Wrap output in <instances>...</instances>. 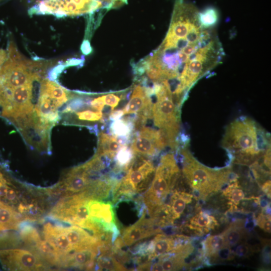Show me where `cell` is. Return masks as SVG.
Listing matches in <instances>:
<instances>
[{"mask_svg":"<svg viewBox=\"0 0 271 271\" xmlns=\"http://www.w3.org/2000/svg\"><path fill=\"white\" fill-rule=\"evenodd\" d=\"M269 145L264 131L246 116L233 120L226 127L221 142L234 162L243 165L253 164L260 158Z\"/></svg>","mask_w":271,"mask_h":271,"instance_id":"6da1fadb","label":"cell"},{"mask_svg":"<svg viewBox=\"0 0 271 271\" xmlns=\"http://www.w3.org/2000/svg\"><path fill=\"white\" fill-rule=\"evenodd\" d=\"M185 180L200 197H205L218 191L229 181L231 171L229 168L211 169L199 163L185 147L180 150Z\"/></svg>","mask_w":271,"mask_h":271,"instance_id":"7a4b0ae2","label":"cell"},{"mask_svg":"<svg viewBox=\"0 0 271 271\" xmlns=\"http://www.w3.org/2000/svg\"><path fill=\"white\" fill-rule=\"evenodd\" d=\"M153 87L156 101L153 104L152 119L165 136L168 147L175 150L179 147V108L174 100L168 81L153 82Z\"/></svg>","mask_w":271,"mask_h":271,"instance_id":"3957f363","label":"cell"},{"mask_svg":"<svg viewBox=\"0 0 271 271\" xmlns=\"http://www.w3.org/2000/svg\"><path fill=\"white\" fill-rule=\"evenodd\" d=\"M180 176V171L174 154L162 156L151 185L144 195V202L151 218L161 211Z\"/></svg>","mask_w":271,"mask_h":271,"instance_id":"277c9868","label":"cell"},{"mask_svg":"<svg viewBox=\"0 0 271 271\" xmlns=\"http://www.w3.org/2000/svg\"><path fill=\"white\" fill-rule=\"evenodd\" d=\"M155 168L148 157L134 155L126 175L114 186V201L131 198L148 189L153 179Z\"/></svg>","mask_w":271,"mask_h":271,"instance_id":"5b68a950","label":"cell"},{"mask_svg":"<svg viewBox=\"0 0 271 271\" xmlns=\"http://www.w3.org/2000/svg\"><path fill=\"white\" fill-rule=\"evenodd\" d=\"M7 53L8 58L0 70V81L7 88L12 91L33 80L40 79L38 73L33 70L42 68V63L24 58L13 42L8 46Z\"/></svg>","mask_w":271,"mask_h":271,"instance_id":"8992f818","label":"cell"},{"mask_svg":"<svg viewBox=\"0 0 271 271\" xmlns=\"http://www.w3.org/2000/svg\"><path fill=\"white\" fill-rule=\"evenodd\" d=\"M168 147L166 139L159 129L143 126L134 137L130 148L134 155L154 157Z\"/></svg>","mask_w":271,"mask_h":271,"instance_id":"52a82bcc","label":"cell"},{"mask_svg":"<svg viewBox=\"0 0 271 271\" xmlns=\"http://www.w3.org/2000/svg\"><path fill=\"white\" fill-rule=\"evenodd\" d=\"M0 261L10 270H36L45 268L36 253L23 249L0 250Z\"/></svg>","mask_w":271,"mask_h":271,"instance_id":"ba28073f","label":"cell"},{"mask_svg":"<svg viewBox=\"0 0 271 271\" xmlns=\"http://www.w3.org/2000/svg\"><path fill=\"white\" fill-rule=\"evenodd\" d=\"M155 224L153 219L146 218L144 213L136 223L123 230L121 237L116 238L115 246L120 248L124 246H130L159 232V230L154 227Z\"/></svg>","mask_w":271,"mask_h":271,"instance_id":"9c48e42d","label":"cell"},{"mask_svg":"<svg viewBox=\"0 0 271 271\" xmlns=\"http://www.w3.org/2000/svg\"><path fill=\"white\" fill-rule=\"evenodd\" d=\"M87 205L90 217L98 223L105 231L112 234L115 240L119 233L111 203L90 199Z\"/></svg>","mask_w":271,"mask_h":271,"instance_id":"30bf717a","label":"cell"},{"mask_svg":"<svg viewBox=\"0 0 271 271\" xmlns=\"http://www.w3.org/2000/svg\"><path fill=\"white\" fill-rule=\"evenodd\" d=\"M82 165L71 169L63 180L55 188L56 193H63L65 196L78 194L85 191L92 180Z\"/></svg>","mask_w":271,"mask_h":271,"instance_id":"8fae6325","label":"cell"},{"mask_svg":"<svg viewBox=\"0 0 271 271\" xmlns=\"http://www.w3.org/2000/svg\"><path fill=\"white\" fill-rule=\"evenodd\" d=\"M98 252L96 246L73 250L61 258L59 265L91 270L94 268Z\"/></svg>","mask_w":271,"mask_h":271,"instance_id":"7c38bea8","label":"cell"},{"mask_svg":"<svg viewBox=\"0 0 271 271\" xmlns=\"http://www.w3.org/2000/svg\"><path fill=\"white\" fill-rule=\"evenodd\" d=\"M153 103L141 85L135 86L131 98L122 109L124 115L136 114L146 120L152 119Z\"/></svg>","mask_w":271,"mask_h":271,"instance_id":"4fadbf2b","label":"cell"},{"mask_svg":"<svg viewBox=\"0 0 271 271\" xmlns=\"http://www.w3.org/2000/svg\"><path fill=\"white\" fill-rule=\"evenodd\" d=\"M44 239L54 248L60 258L73 251L64 232V226L47 223L43 227Z\"/></svg>","mask_w":271,"mask_h":271,"instance_id":"5bb4252c","label":"cell"},{"mask_svg":"<svg viewBox=\"0 0 271 271\" xmlns=\"http://www.w3.org/2000/svg\"><path fill=\"white\" fill-rule=\"evenodd\" d=\"M180 244L174 237H170L159 234L149 242L145 249H142L141 254L143 256H147V262L157 257L167 253Z\"/></svg>","mask_w":271,"mask_h":271,"instance_id":"9a60e30c","label":"cell"},{"mask_svg":"<svg viewBox=\"0 0 271 271\" xmlns=\"http://www.w3.org/2000/svg\"><path fill=\"white\" fill-rule=\"evenodd\" d=\"M192 197L191 195L187 193L174 191L168 205H164L161 211L164 213V221L169 222L179 218L184 212L186 205L191 201Z\"/></svg>","mask_w":271,"mask_h":271,"instance_id":"2e32d148","label":"cell"},{"mask_svg":"<svg viewBox=\"0 0 271 271\" xmlns=\"http://www.w3.org/2000/svg\"><path fill=\"white\" fill-rule=\"evenodd\" d=\"M122 145L115 137L102 131L100 132L98 135L97 150L95 154L111 161L114 159Z\"/></svg>","mask_w":271,"mask_h":271,"instance_id":"e0dca14e","label":"cell"},{"mask_svg":"<svg viewBox=\"0 0 271 271\" xmlns=\"http://www.w3.org/2000/svg\"><path fill=\"white\" fill-rule=\"evenodd\" d=\"M112 136L116 138L120 143L125 145L134 130L133 118L124 117L113 120L109 127Z\"/></svg>","mask_w":271,"mask_h":271,"instance_id":"ac0fdd59","label":"cell"},{"mask_svg":"<svg viewBox=\"0 0 271 271\" xmlns=\"http://www.w3.org/2000/svg\"><path fill=\"white\" fill-rule=\"evenodd\" d=\"M21 220L18 212L0 200V230L17 229Z\"/></svg>","mask_w":271,"mask_h":271,"instance_id":"d6986e66","label":"cell"},{"mask_svg":"<svg viewBox=\"0 0 271 271\" xmlns=\"http://www.w3.org/2000/svg\"><path fill=\"white\" fill-rule=\"evenodd\" d=\"M40 90L56 100L60 106L73 96L66 89L47 79L42 80Z\"/></svg>","mask_w":271,"mask_h":271,"instance_id":"ffe728a7","label":"cell"},{"mask_svg":"<svg viewBox=\"0 0 271 271\" xmlns=\"http://www.w3.org/2000/svg\"><path fill=\"white\" fill-rule=\"evenodd\" d=\"M33 80L24 85L17 87L11 91L12 106L18 107L31 102L33 92Z\"/></svg>","mask_w":271,"mask_h":271,"instance_id":"44dd1931","label":"cell"},{"mask_svg":"<svg viewBox=\"0 0 271 271\" xmlns=\"http://www.w3.org/2000/svg\"><path fill=\"white\" fill-rule=\"evenodd\" d=\"M134 154L130 147L122 145L115 156V164L112 171L115 174L127 170L134 158Z\"/></svg>","mask_w":271,"mask_h":271,"instance_id":"7402d4cb","label":"cell"},{"mask_svg":"<svg viewBox=\"0 0 271 271\" xmlns=\"http://www.w3.org/2000/svg\"><path fill=\"white\" fill-rule=\"evenodd\" d=\"M222 234L227 248L237 245L241 241L245 234L243 223L241 221L234 222Z\"/></svg>","mask_w":271,"mask_h":271,"instance_id":"603a6c76","label":"cell"},{"mask_svg":"<svg viewBox=\"0 0 271 271\" xmlns=\"http://www.w3.org/2000/svg\"><path fill=\"white\" fill-rule=\"evenodd\" d=\"M96 264L99 270H125V268L118 261L112 254V250L109 249L100 252Z\"/></svg>","mask_w":271,"mask_h":271,"instance_id":"cb8c5ba5","label":"cell"},{"mask_svg":"<svg viewBox=\"0 0 271 271\" xmlns=\"http://www.w3.org/2000/svg\"><path fill=\"white\" fill-rule=\"evenodd\" d=\"M226 248L222 234L209 236L203 243L204 252L205 255L209 257L216 256L222 249Z\"/></svg>","mask_w":271,"mask_h":271,"instance_id":"d4e9b609","label":"cell"},{"mask_svg":"<svg viewBox=\"0 0 271 271\" xmlns=\"http://www.w3.org/2000/svg\"><path fill=\"white\" fill-rule=\"evenodd\" d=\"M189 227L201 231L213 228L217 224V221L212 216L204 212H200L193 217L190 221Z\"/></svg>","mask_w":271,"mask_h":271,"instance_id":"484cf974","label":"cell"},{"mask_svg":"<svg viewBox=\"0 0 271 271\" xmlns=\"http://www.w3.org/2000/svg\"><path fill=\"white\" fill-rule=\"evenodd\" d=\"M231 184L224 190V195L233 204L237 205L244 198V194L240 188L236 178L230 181Z\"/></svg>","mask_w":271,"mask_h":271,"instance_id":"4316f807","label":"cell"},{"mask_svg":"<svg viewBox=\"0 0 271 271\" xmlns=\"http://www.w3.org/2000/svg\"><path fill=\"white\" fill-rule=\"evenodd\" d=\"M20 234L23 241L34 246L41 239L37 230L30 224L20 226Z\"/></svg>","mask_w":271,"mask_h":271,"instance_id":"83f0119b","label":"cell"},{"mask_svg":"<svg viewBox=\"0 0 271 271\" xmlns=\"http://www.w3.org/2000/svg\"><path fill=\"white\" fill-rule=\"evenodd\" d=\"M199 20L201 24L205 27L212 28L217 22L218 13L216 9L209 7L199 14Z\"/></svg>","mask_w":271,"mask_h":271,"instance_id":"f1b7e54d","label":"cell"},{"mask_svg":"<svg viewBox=\"0 0 271 271\" xmlns=\"http://www.w3.org/2000/svg\"><path fill=\"white\" fill-rule=\"evenodd\" d=\"M78 119L87 121H96L100 120L103 118L102 111L84 110L76 113Z\"/></svg>","mask_w":271,"mask_h":271,"instance_id":"f546056e","label":"cell"},{"mask_svg":"<svg viewBox=\"0 0 271 271\" xmlns=\"http://www.w3.org/2000/svg\"><path fill=\"white\" fill-rule=\"evenodd\" d=\"M12 105L11 91L7 88L0 81V106L4 109Z\"/></svg>","mask_w":271,"mask_h":271,"instance_id":"4dcf8cb0","label":"cell"},{"mask_svg":"<svg viewBox=\"0 0 271 271\" xmlns=\"http://www.w3.org/2000/svg\"><path fill=\"white\" fill-rule=\"evenodd\" d=\"M102 97L105 105H108L111 108V110L118 104L120 100L122 98V95L119 97L118 95L113 93H109L102 95Z\"/></svg>","mask_w":271,"mask_h":271,"instance_id":"1f68e13d","label":"cell"},{"mask_svg":"<svg viewBox=\"0 0 271 271\" xmlns=\"http://www.w3.org/2000/svg\"><path fill=\"white\" fill-rule=\"evenodd\" d=\"M257 225L265 232L270 233V219L269 217L261 215L257 219Z\"/></svg>","mask_w":271,"mask_h":271,"instance_id":"d6a6232c","label":"cell"},{"mask_svg":"<svg viewBox=\"0 0 271 271\" xmlns=\"http://www.w3.org/2000/svg\"><path fill=\"white\" fill-rule=\"evenodd\" d=\"M90 104L92 108L99 111H102L105 106L102 96L92 99L90 101Z\"/></svg>","mask_w":271,"mask_h":271,"instance_id":"836d02e7","label":"cell"},{"mask_svg":"<svg viewBox=\"0 0 271 271\" xmlns=\"http://www.w3.org/2000/svg\"><path fill=\"white\" fill-rule=\"evenodd\" d=\"M80 50L82 53L85 55H88L92 52L93 49L88 39H84L81 45Z\"/></svg>","mask_w":271,"mask_h":271,"instance_id":"e575fe53","label":"cell"},{"mask_svg":"<svg viewBox=\"0 0 271 271\" xmlns=\"http://www.w3.org/2000/svg\"><path fill=\"white\" fill-rule=\"evenodd\" d=\"M8 187L7 182L0 172V198H5Z\"/></svg>","mask_w":271,"mask_h":271,"instance_id":"d590c367","label":"cell"},{"mask_svg":"<svg viewBox=\"0 0 271 271\" xmlns=\"http://www.w3.org/2000/svg\"><path fill=\"white\" fill-rule=\"evenodd\" d=\"M17 194L15 190L8 186L5 198L9 201L14 202L17 199Z\"/></svg>","mask_w":271,"mask_h":271,"instance_id":"8d00e7d4","label":"cell"},{"mask_svg":"<svg viewBox=\"0 0 271 271\" xmlns=\"http://www.w3.org/2000/svg\"><path fill=\"white\" fill-rule=\"evenodd\" d=\"M249 248L248 247L243 244L238 246L235 249V254L238 256H245L248 253Z\"/></svg>","mask_w":271,"mask_h":271,"instance_id":"74e56055","label":"cell"},{"mask_svg":"<svg viewBox=\"0 0 271 271\" xmlns=\"http://www.w3.org/2000/svg\"><path fill=\"white\" fill-rule=\"evenodd\" d=\"M124 115L122 109H117L116 110H111L109 115V119L112 120H115L120 118Z\"/></svg>","mask_w":271,"mask_h":271,"instance_id":"f35d334b","label":"cell"},{"mask_svg":"<svg viewBox=\"0 0 271 271\" xmlns=\"http://www.w3.org/2000/svg\"><path fill=\"white\" fill-rule=\"evenodd\" d=\"M7 58V52L5 50L0 49V68L6 61Z\"/></svg>","mask_w":271,"mask_h":271,"instance_id":"ab89813d","label":"cell"},{"mask_svg":"<svg viewBox=\"0 0 271 271\" xmlns=\"http://www.w3.org/2000/svg\"><path fill=\"white\" fill-rule=\"evenodd\" d=\"M262 189L268 196L270 195V181H266L262 186Z\"/></svg>","mask_w":271,"mask_h":271,"instance_id":"60d3db41","label":"cell"},{"mask_svg":"<svg viewBox=\"0 0 271 271\" xmlns=\"http://www.w3.org/2000/svg\"><path fill=\"white\" fill-rule=\"evenodd\" d=\"M83 62V59H72L71 60H69V61L67 62V64L68 66L70 65H77L80 64V63H82Z\"/></svg>","mask_w":271,"mask_h":271,"instance_id":"b9f144b4","label":"cell"},{"mask_svg":"<svg viewBox=\"0 0 271 271\" xmlns=\"http://www.w3.org/2000/svg\"><path fill=\"white\" fill-rule=\"evenodd\" d=\"M4 1H5V0H0V4H1L2 2H4Z\"/></svg>","mask_w":271,"mask_h":271,"instance_id":"7bdbcfd3","label":"cell"},{"mask_svg":"<svg viewBox=\"0 0 271 271\" xmlns=\"http://www.w3.org/2000/svg\"><path fill=\"white\" fill-rule=\"evenodd\" d=\"M1 68H0V70H1Z\"/></svg>","mask_w":271,"mask_h":271,"instance_id":"ee69618b","label":"cell"}]
</instances>
